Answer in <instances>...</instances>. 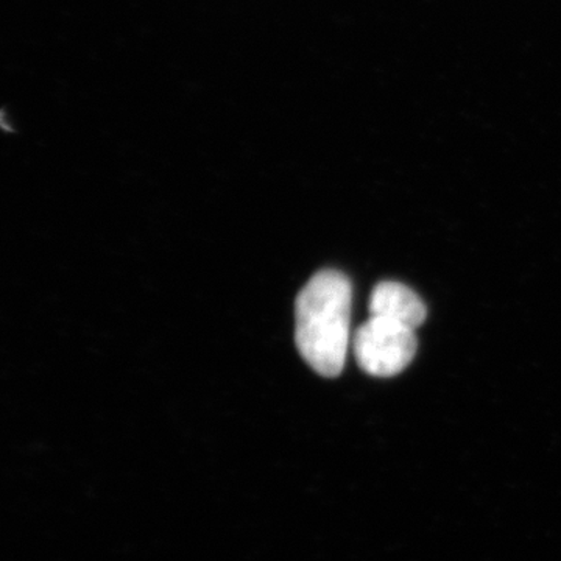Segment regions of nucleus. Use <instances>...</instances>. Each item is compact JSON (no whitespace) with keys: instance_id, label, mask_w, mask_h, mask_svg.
Here are the masks:
<instances>
[{"instance_id":"1","label":"nucleus","mask_w":561,"mask_h":561,"mask_svg":"<svg viewBox=\"0 0 561 561\" xmlns=\"http://www.w3.org/2000/svg\"><path fill=\"white\" fill-rule=\"evenodd\" d=\"M350 279L337 271H321L302 287L295 302V342L302 359L324 378L345 367L350 348Z\"/></svg>"},{"instance_id":"3","label":"nucleus","mask_w":561,"mask_h":561,"mask_svg":"<svg viewBox=\"0 0 561 561\" xmlns=\"http://www.w3.org/2000/svg\"><path fill=\"white\" fill-rule=\"evenodd\" d=\"M368 311L370 317L393 321L412 330H416L427 316L426 306L419 295L404 284L393 280H386L375 287Z\"/></svg>"},{"instance_id":"2","label":"nucleus","mask_w":561,"mask_h":561,"mask_svg":"<svg viewBox=\"0 0 561 561\" xmlns=\"http://www.w3.org/2000/svg\"><path fill=\"white\" fill-rule=\"evenodd\" d=\"M353 346L362 370L378 378H390L411 365L419 341L412 328L370 317L356 331Z\"/></svg>"}]
</instances>
